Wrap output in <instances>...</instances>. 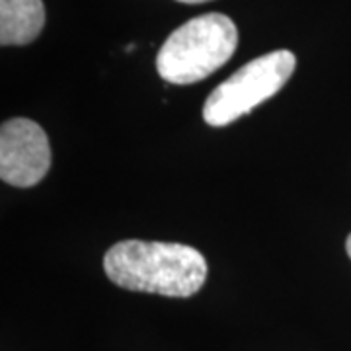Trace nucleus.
I'll return each instance as SVG.
<instances>
[{
  "label": "nucleus",
  "instance_id": "nucleus-5",
  "mask_svg": "<svg viewBox=\"0 0 351 351\" xmlns=\"http://www.w3.org/2000/svg\"><path fill=\"white\" fill-rule=\"evenodd\" d=\"M43 25V0H0V45H29Z\"/></svg>",
  "mask_w": 351,
  "mask_h": 351
},
{
  "label": "nucleus",
  "instance_id": "nucleus-6",
  "mask_svg": "<svg viewBox=\"0 0 351 351\" xmlns=\"http://www.w3.org/2000/svg\"><path fill=\"white\" fill-rule=\"evenodd\" d=\"M178 2H184V4H201V2H209V0H178Z\"/></svg>",
  "mask_w": 351,
  "mask_h": 351
},
{
  "label": "nucleus",
  "instance_id": "nucleus-2",
  "mask_svg": "<svg viewBox=\"0 0 351 351\" xmlns=\"http://www.w3.org/2000/svg\"><path fill=\"white\" fill-rule=\"evenodd\" d=\"M237 45L239 29L228 16L203 14L170 34L158 51L156 69L170 84H193L219 71Z\"/></svg>",
  "mask_w": 351,
  "mask_h": 351
},
{
  "label": "nucleus",
  "instance_id": "nucleus-4",
  "mask_svg": "<svg viewBox=\"0 0 351 351\" xmlns=\"http://www.w3.org/2000/svg\"><path fill=\"white\" fill-rule=\"evenodd\" d=\"M51 168V145L43 127L16 117L0 129V178L14 188H34Z\"/></svg>",
  "mask_w": 351,
  "mask_h": 351
},
{
  "label": "nucleus",
  "instance_id": "nucleus-1",
  "mask_svg": "<svg viewBox=\"0 0 351 351\" xmlns=\"http://www.w3.org/2000/svg\"><path fill=\"white\" fill-rule=\"evenodd\" d=\"M104 269L117 287L174 299L195 295L207 279L203 254L176 242L121 240L106 252Z\"/></svg>",
  "mask_w": 351,
  "mask_h": 351
},
{
  "label": "nucleus",
  "instance_id": "nucleus-7",
  "mask_svg": "<svg viewBox=\"0 0 351 351\" xmlns=\"http://www.w3.org/2000/svg\"><path fill=\"white\" fill-rule=\"evenodd\" d=\"M346 250H348V256L351 258V234L348 237V240H346Z\"/></svg>",
  "mask_w": 351,
  "mask_h": 351
},
{
  "label": "nucleus",
  "instance_id": "nucleus-3",
  "mask_svg": "<svg viewBox=\"0 0 351 351\" xmlns=\"http://www.w3.org/2000/svg\"><path fill=\"white\" fill-rule=\"evenodd\" d=\"M295 66L297 59L287 49L271 51L252 59L209 94L203 106V119L211 127L230 125L274 98L287 84Z\"/></svg>",
  "mask_w": 351,
  "mask_h": 351
}]
</instances>
